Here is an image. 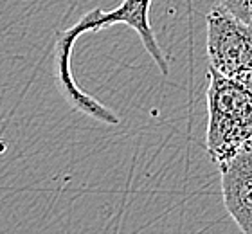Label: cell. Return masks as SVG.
I'll return each instance as SVG.
<instances>
[{
	"instance_id": "277c9868",
	"label": "cell",
	"mask_w": 252,
	"mask_h": 234,
	"mask_svg": "<svg viewBox=\"0 0 252 234\" xmlns=\"http://www.w3.org/2000/svg\"><path fill=\"white\" fill-rule=\"evenodd\" d=\"M218 167L227 213L243 234H252V142Z\"/></svg>"
},
{
	"instance_id": "7a4b0ae2",
	"label": "cell",
	"mask_w": 252,
	"mask_h": 234,
	"mask_svg": "<svg viewBox=\"0 0 252 234\" xmlns=\"http://www.w3.org/2000/svg\"><path fill=\"white\" fill-rule=\"evenodd\" d=\"M207 58L211 67L229 78H252V26L220 4L205 16Z\"/></svg>"
},
{
	"instance_id": "3957f363",
	"label": "cell",
	"mask_w": 252,
	"mask_h": 234,
	"mask_svg": "<svg viewBox=\"0 0 252 234\" xmlns=\"http://www.w3.org/2000/svg\"><path fill=\"white\" fill-rule=\"evenodd\" d=\"M152 2L153 0H123L121 4L112 11H103L101 7H95L94 11L87 13L78 24L68 27L67 31H70L74 40H78L83 33L99 31V29L117 26V24L131 27L139 34L146 52L153 58V62L157 63L162 76H168V60L160 51L157 38L153 34L152 24H150V5H152Z\"/></svg>"
},
{
	"instance_id": "5b68a950",
	"label": "cell",
	"mask_w": 252,
	"mask_h": 234,
	"mask_svg": "<svg viewBox=\"0 0 252 234\" xmlns=\"http://www.w3.org/2000/svg\"><path fill=\"white\" fill-rule=\"evenodd\" d=\"M74 43L76 42L68 36L67 31H60L56 34V45H54V79H56V87L72 108L79 110L81 114L89 115L95 121L106 123V125H117L119 117L110 108H106L105 104L95 101L92 96L85 94L74 81L72 68H70Z\"/></svg>"
},
{
	"instance_id": "6da1fadb",
	"label": "cell",
	"mask_w": 252,
	"mask_h": 234,
	"mask_svg": "<svg viewBox=\"0 0 252 234\" xmlns=\"http://www.w3.org/2000/svg\"><path fill=\"white\" fill-rule=\"evenodd\" d=\"M207 78L205 150L220 166L252 142V78H229L213 67Z\"/></svg>"
},
{
	"instance_id": "8992f818",
	"label": "cell",
	"mask_w": 252,
	"mask_h": 234,
	"mask_svg": "<svg viewBox=\"0 0 252 234\" xmlns=\"http://www.w3.org/2000/svg\"><path fill=\"white\" fill-rule=\"evenodd\" d=\"M220 5L242 22L252 26V0H220Z\"/></svg>"
}]
</instances>
